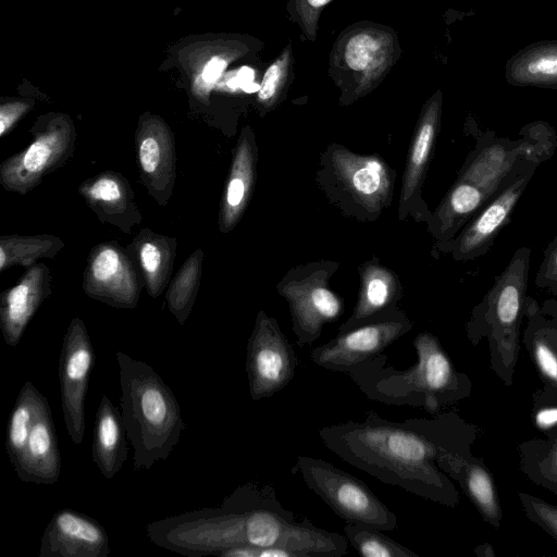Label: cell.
Returning a JSON list of instances; mask_svg holds the SVG:
<instances>
[{
    "instance_id": "20",
    "label": "cell",
    "mask_w": 557,
    "mask_h": 557,
    "mask_svg": "<svg viewBox=\"0 0 557 557\" xmlns=\"http://www.w3.org/2000/svg\"><path fill=\"white\" fill-rule=\"evenodd\" d=\"M522 186L523 181H518L481 213L461 238L460 250L462 252L476 249L491 238L513 208Z\"/></svg>"
},
{
    "instance_id": "9",
    "label": "cell",
    "mask_w": 557,
    "mask_h": 557,
    "mask_svg": "<svg viewBox=\"0 0 557 557\" xmlns=\"http://www.w3.org/2000/svg\"><path fill=\"white\" fill-rule=\"evenodd\" d=\"M412 323L405 314L392 312L357 327L342 331L329 343L310 352L317 366L347 373L351 368L372 359L409 332Z\"/></svg>"
},
{
    "instance_id": "8",
    "label": "cell",
    "mask_w": 557,
    "mask_h": 557,
    "mask_svg": "<svg viewBox=\"0 0 557 557\" xmlns=\"http://www.w3.org/2000/svg\"><path fill=\"white\" fill-rule=\"evenodd\" d=\"M299 360L275 319L260 311L246 352L249 394L257 401L269 398L294 379Z\"/></svg>"
},
{
    "instance_id": "22",
    "label": "cell",
    "mask_w": 557,
    "mask_h": 557,
    "mask_svg": "<svg viewBox=\"0 0 557 557\" xmlns=\"http://www.w3.org/2000/svg\"><path fill=\"white\" fill-rule=\"evenodd\" d=\"M344 533L358 555L363 557H419L413 550L372 527L346 522Z\"/></svg>"
},
{
    "instance_id": "36",
    "label": "cell",
    "mask_w": 557,
    "mask_h": 557,
    "mask_svg": "<svg viewBox=\"0 0 557 557\" xmlns=\"http://www.w3.org/2000/svg\"><path fill=\"white\" fill-rule=\"evenodd\" d=\"M260 548L249 544H240L222 550L219 557H259Z\"/></svg>"
},
{
    "instance_id": "2",
    "label": "cell",
    "mask_w": 557,
    "mask_h": 557,
    "mask_svg": "<svg viewBox=\"0 0 557 557\" xmlns=\"http://www.w3.org/2000/svg\"><path fill=\"white\" fill-rule=\"evenodd\" d=\"M123 423L134 448V470L165 460L186 429L180 404L169 385L145 361L115 352Z\"/></svg>"
},
{
    "instance_id": "11",
    "label": "cell",
    "mask_w": 557,
    "mask_h": 557,
    "mask_svg": "<svg viewBox=\"0 0 557 557\" xmlns=\"http://www.w3.org/2000/svg\"><path fill=\"white\" fill-rule=\"evenodd\" d=\"M280 293L288 301L298 346L317 341L323 325L336 320L343 310L341 299L327 287L323 271L292 280Z\"/></svg>"
},
{
    "instance_id": "16",
    "label": "cell",
    "mask_w": 557,
    "mask_h": 557,
    "mask_svg": "<svg viewBox=\"0 0 557 557\" xmlns=\"http://www.w3.org/2000/svg\"><path fill=\"white\" fill-rule=\"evenodd\" d=\"M505 76L515 86L557 87V40L534 42L506 64Z\"/></svg>"
},
{
    "instance_id": "38",
    "label": "cell",
    "mask_w": 557,
    "mask_h": 557,
    "mask_svg": "<svg viewBox=\"0 0 557 557\" xmlns=\"http://www.w3.org/2000/svg\"><path fill=\"white\" fill-rule=\"evenodd\" d=\"M535 421L539 428L547 429L557 423V408H547L537 412Z\"/></svg>"
},
{
    "instance_id": "28",
    "label": "cell",
    "mask_w": 557,
    "mask_h": 557,
    "mask_svg": "<svg viewBox=\"0 0 557 557\" xmlns=\"http://www.w3.org/2000/svg\"><path fill=\"white\" fill-rule=\"evenodd\" d=\"M534 358L543 375L557 386V356L542 341L534 343Z\"/></svg>"
},
{
    "instance_id": "14",
    "label": "cell",
    "mask_w": 557,
    "mask_h": 557,
    "mask_svg": "<svg viewBox=\"0 0 557 557\" xmlns=\"http://www.w3.org/2000/svg\"><path fill=\"white\" fill-rule=\"evenodd\" d=\"M14 471L21 481L36 484H53L60 478L61 455L46 397L30 430L22 460Z\"/></svg>"
},
{
    "instance_id": "6",
    "label": "cell",
    "mask_w": 557,
    "mask_h": 557,
    "mask_svg": "<svg viewBox=\"0 0 557 557\" xmlns=\"http://www.w3.org/2000/svg\"><path fill=\"white\" fill-rule=\"evenodd\" d=\"M146 531L156 545L191 557L218 556L247 544L244 513L222 506L171 516L149 523Z\"/></svg>"
},
{
    "instance_id": "12",
    "label": "cell",
    "mask_w": 557,
    "mask_h": 557,
    "mask_svg": "<svg viewBox=\"0 0 557 557\" xmlns=\"http://www.w3.org/2000/svg\"><path fill=\"white\" fill-rule=\"evenodd\" d=\"M111 553L106 529L70 508L58 510L44 530L39 557H107Z\"/></svg>"
},
{
    "instance_id": "1",
    "label": "cell",
    "mask_w": 557,
    "mask_h": 557,
    "mask_svg": "<svg viewBox=\"0 0 557 557\" xmlns=\"http://www.w3.org/2000/svg\"><path fill=\"white\" fill-rule=\"evenodd\" d=\"M363 418L321 428L324 446L383 483L429 500H454V490L434 463L442 453H454L447 418L398 422L373 411Z\"/></svg>"
},
{
    "instance_id": "10",
    "label": "cell",
    "mask_w": 557,
    "mask_h": 557,
    "mask_svg": "<svg viewBox=\"0 0 557 557\" xmlns=\"http://www.w3.org/2000/svg\"><path fill=\"white\" fill-rule=\"evenodd\" d=\"M95 351L82 321L74 320L62 344L59 358L60 397L69 436L76 445L85 435V400Z\"/></svg>"
},
{
    "instance_id": "21",
    "label": "cell",
    "mask_w": 557,
    "mask_h": 557,
    "mask_svg": "<svg viewBox=\"0 0 557 557\" xmlns=\"http://www.w3.org/2000/svg\"><path fill=\"white\" fill-rule=\"evenodd\" d=\"M521 278L510 275L504 282L495 299L496 329L500 332L498 348L506 357H512L516 348V323L521 307Z\"/></svg>"
},
{
    "instance_id": "13",
    "label": "cell",
    "mask_w": 557,
    "mask_h": 557,
    "mask_svg": "<svg viewBox=\"0 0 557 557\" xmlns=\"http://www.w3.org/2000/svg\"><path fill=\"white\" fill-rule=\"evenodd\" d=\"M332 164L337 177L363 207L373 212L381 209L391 190L388 171L382 160L338 148L332 152Z\"/></svg>"
},
{
    "instance_id": "30",
    "label": "cell",
    "mask_w": 557,
    "mask_h": 557,
    "mask_svg": "<svg viewBox=\"0 0 557 557\" xmlns=\"http://www.w3.org/2000/svg\"><path fill=\"white\" fill-rule=\"evenodd\" d=\"M119 268V256L113 249L102 250L94 261L92 272L98 281H107L112 277Z\"/></svg>"
},
{
    "instance_id": "34",
    "label": "cell",
    "mask_w": 557,
    "mask_h": 557,
    "mask_svg": "<svg viewBox=\"0 0 557 557\" xmlns=\"http://www.w3.org/2000/svg\"><path fill=\"white\" fill-rule=\"evenodd\" d=\"M227 65V61L221 57H213L205 66L201 78L208 85H213Z\"/></svg>"
},
{
    "instance_id": "40",
    "label": "cell",
    "mask_w": 557,
    "mask_h": 557,
    "mask_svg": "<svg viewBox=\"0 0 557 557\" xmlns=\"http://www.w3.org/2000/svg\"><path fill=\"white\" fill-rule=\"evenodd\" d=\"M548 461L550 470L557 475V443L550 451Z\"/></svg>"
},
{
    "instance_id": "31",
    "label": "cell",
    "mask_w": 557,
    "mask_h": 557,
    "mask_svg": "<svg viewBox=\"0 0 557 557\" xmlns=\"http://www.w3.org/2000/svg\"><path fill=\"white\" fill-rule=\"evenodd\" d=\"M51 156V148L45 141L33 144L24 157V166L30 171H39L45 166Z\"/></svg>"
},
{
    "instance_id": "37",
    "label": "cell",
    "mask_w": 557,
    "mask_h": 557,
    "mask_svg": "<svg viewBox=\"0 0 557 557\" xmlns=\"http://www.w3.org/2000/svg\"><path fill=\"white\" fill-rule=\"evenodd\" d=\"M253 79V71L247 66L242 67L238 73L228 79L227 85L231 88L242 87L246 88L248 85L252 83Z\"/></svg>"
},
{
    "instance_id": "42",
    "label": "cell",
    "mask_w": 557,
    "mask_h": 557,
    "mask_svg": "<svg viewBox=\"0 0 557 557\" xmlns=\"http://www.w3.org/2000/svg\"><path fill=\"white\" fill-rule=\"evenodd\" d=\"M555 261H556V267H557V255H556V259H555Z\"/></svg>"
},
{
    "instance_id": "26",
    "label": "cell",
    "mask_w": 557,
    "mask_h": 557,
    "mask_svg": "<svg viewBox=\"0 0 557 557\" xmlns=\"http://www.w3.org/2000/svg\"><path fill=\"white\" fill-rule=\"evenodd\" d=\"M252 180V158L250 148L244 145L236 159L233 176L227 186L226 202L231 215H236L244 205Z\"/></svg>"
},
{
    "instance_id": "3",
    "label": "cell",
    "mask_w": 557,
    "mask_h": 557,
    "mask_svg": "<svg viewBox=\"0 0 557 557\" xmlns=\"http://www.w3.org/2000/svg\"><path fill=\"white\" fill-rule=\"evenodd\" d=\"M417 362L405 369L387 363L384 354L351 368L346 374L373 401L422 407L435 413L461 394L462 381L437 337L429 332L413 339Z\"/></svg>"
},
{
    "instance_id": "15",
    "label": "cell",
    "mask_w": 557,
    "mask_h": 557,
    "mask_svg": "<svg viewBox=\"0 0 557 557\" xmlns=\"http://www.w3.org/2000/svg\"><path fill=\"white\" fill-rule=\"evenodd\" d=\"M126 438L122 414L102 394L95 417L91 457L104 479H113L122 469L128 451Z\"/></svg>"
},
{
    "instance_id": "33",
    "label": "cell",
    "mask_w": 557,
    "mask_h": 557,
    "mask_svg": "<svg viewBox=\"0 0 557 557\" xmlns=\"http://www.w3.org/2000/svg\"><path fill=\"white\" fill-rule=\"evenodd\" d=\"M91 196L97 200L113 201L120 198L117 184L110 178H101L91 187Z\"/></svg>"
},
{
    "instance_id": "19",
    "label": "cell",
    "mask_w": 557,
    "mask_h": 557,
    "mask_svg": "<svg viewBox=\"0 0 557 557\" xmlns=\"http://www.w3.org/2000/svg\"><path fill=\"white\" fill-rule=\"evenodd\" d=\"M45 396L29 381L21 387L7 424L5 450L15 469L24 455L28 436Z\"/></svg>"
},
{
    "instance_id": "27",
    "label": "cell",
    "mask_w": 557,
    "mask_h": 557,
    "mask_svg": "<svg viewBox=\"0 0 557 557\" xmlns=\"http://www.w3.org/2000/svg\"><path fill=\"white\" fill-rule=\"evenodd\" d=\"M332 1L334 0H288V18L297 24L307 41H315L321 13Z\"/></svg>"
},
{
    "instance_id": "17",
    "label": "cell",
    "mask_w": 557,
    "mask_h": 557,
    "mask_svg": "<svg viewBox=\"0 0 557 557\" xmlns=\"http://www.w3.org/2000/svg\"><path fill=\"white\" fill-rule=\"evenodd\" d=\"M442 98V91L437 89L422 110L403 178L401 205L413 195L423 177L438 127Z\"/></svg>"
},
{
    "instance_id": "5",
    "label": "cell",
    "mask_w": 557,
    "mask_h": 557,
    "mask_svg": "<svg viewBox=\"0 0 557 557\" xmlns=\"http://www.w3.org/2000/svg\"><path fill=\"white\" fill-rule=\"evenodd\" d=\"M396 32L386 25L358 22L339 33L329 58V74L352 101L376 88L400 55Z\"/></svg>"
},
{
    "instance_id": "23",
    "label": "cell",
    "mask_w": 557,
    "mask_h": 557,
    "mask_svg": "<svg viewBox=\"0 0 557 557\" xmlns=\"http://www.w3.org/2000/svg\"><path fill=\"white\" fill-rule=\"evenodd\" d=\"M294 52L290 44L268 66L258 89V101L273 107L283 95L293 70Z\"/></svg>"
},
{
    "instance_id": "25",
    "label": "cell",
    "mask_w": 557,
    "mask_h": 557,
    "mask_svg": "<svg viewBox=\"0 0 557 557\" xmlns=\"http://www.w3.org/2000/svg\"><path fill=\"white\" fill-rule=\"evenodd\" d=\"M485 191L469 178L462 176L443 203L441 216L444 222L451 223L455 219L474 211L483 201Z\"/></svg>"
},
{
    "instance_id": "18",
    "label": "cell",
    "mask_w": 557,
    "mask_h": 557,
    "mask_svg": "<svg viewBox=\"0 0 557 557\" xmlns=\"http://www.w3.org/2000/svg\"><path fill=\"white\" fill-rule=\"evenodd\" d=\"M395 294L396 280L391 271L381 265L364 267L357 305L351 317L339 327V332L387 315H382V312L392 304Z\"/></svg>"
},
{
    "instance_id": "24",
    "label": "cell",
    "mask_w": 557,
    "mask_h": 557,
    "mask_svg": "<svg viewBox=\"0 0 557 557\" xmlns=\"http://www.w3.org/2000/svg\"><path fill=\"white\" fill-rule=\"evenodd\" d=\"M506 169L507 156L505 151L498 146H493L474 160L463 176L486 193L497 185Z\"/></svg>"
},
{
    "instance_id": "39",
    "label": "cell",
    "mask_w": 557,
    "mask_h": 557,
    "mask_svg": "<svg viewBox=\"0 0 557 557\" xmlns=\"http://www.w3.org/2000/svg\"><path fill=\"white\" fill-rule=\"evenodd\" d=\"M259 557H296L293 552L281 546L260 548Z\"/></svg>"
},
{
    "instance_id": "7",
    "label": "cell",
    "mask_w": 557,
    "mask_h": 557,
    "mask_svg": "<svg viewBox=\"0 0 557 557\" xmlns=\"http://www.w3.org/2000/svg\"><path fill=\"white\" fill-rule=\"evenodd\" d=\"M294 471L337 516L346 522L381 531L397 529V517L358 478L332 463L310 456H298Z\"/></svg>"
},
{
    "instance_id": "29",
    "label": "cell",
    "mask_w": 557,
    "mask_h": 557,
    "mask_svg": "<svg viewBox=\"0 0 557 557\" xmlns=\"http://www.w3.org/2000/svg\"><path fill=\"white\" fill-rule=\"evenodd\" d=\"M530 511L557 539V508L535 498H528Z\"/></svg>"
},
{
    "instance_id": "4",
    "label": "cell",
    "mask_w": 557,
    "mask_h": 557,
    "mask_svg": "<svg viewBox=\"0 0 557 557\" xmlns=\"http://www.w3.org/2000/svg\"><path fill=\"white\" fill-rule=\"evenodd\" d=\"M221 506L244 513L246 543L255 547L281 546L296 557L347 555L346 537L315 527L306 517L297 521L280 503L271 484L247 482L225 497Z\"/></svg>"
},
{
    "instance_id": "32",
    "label": "cell",
    "mask_w": 557,
    "mask_h": 557,
    "mask_svg": "<svg viewBox=\"0 0 557 557\" xmlns=\"http://www.w3.org/2000/svg\"><path fill=\"white\" fill-rule=\"evenodd\" d=\"M140 163L148 173L153 172L159 163L160 150L153 138H146L139 149Z\"/></svg>"
},
{
    "instance_id": "41",
    "label": "cell",
    "mask_w": 557,
    "mask_h": 557,
    "mask_svg": "<svg viewBox=\"0 0 557 557\" xmlns=\"http://www.w3.org/2000/svg\"><path fill=\"white\" fill-rule=\"evenodd\" d=\"M4 262H5V253H4L3 249L1 248L0 249V268H3Z\"/></svg>"
},
{
    "instance_id": "35",
    "label": "cell",
    "mask_w": 557,
    "mask_h": 557,
    "mask_svg": "<svg viewBox=\"0 0 557 557\" xmlns=\"http://www.w3.org/2000/svg\"><path fill=\"white\" fill-rule=\"evenodd\" d=\"M144 269L148 273H154L160 264V252L152 244H146L140 253Z\"/></svg>"
}]
</instances>
